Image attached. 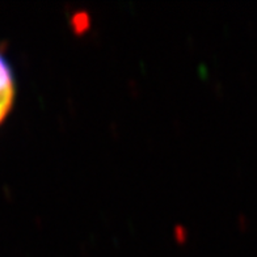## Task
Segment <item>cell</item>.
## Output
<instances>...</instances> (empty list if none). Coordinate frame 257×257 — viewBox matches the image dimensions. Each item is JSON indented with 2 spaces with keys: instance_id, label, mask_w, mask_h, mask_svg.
Here are the masks:
<instances>
[{
  "instance_id": "1",
  "label": "cell",
  "mask_w": 257,
  "mask_h": 257,
  "mask_svg": "<svg viewBox=\"0 0 257 257\" xmlns=\"http://www.w3.org/2000/svg\"><path fill=\"white\" fill-rule=\"evenodd\" d=\"M0 95H15L14 71L4 55L0 54Z\"/></svg>"
},
{
  "instance_id": "2",
  "label": "cell",
  "mask_w": 257,
  "mask_h": 257,
  "mask_svg": "<svg viewBox=\"0 0 257 257\" xmlns=\"http://www.w3.org/2000/svg\"><path fill=\"white\" fill-rule=\"evenodd\" d=\"M15 95H0V123L6 119L14 105Z\"/></svg>"
}]
</instances>
